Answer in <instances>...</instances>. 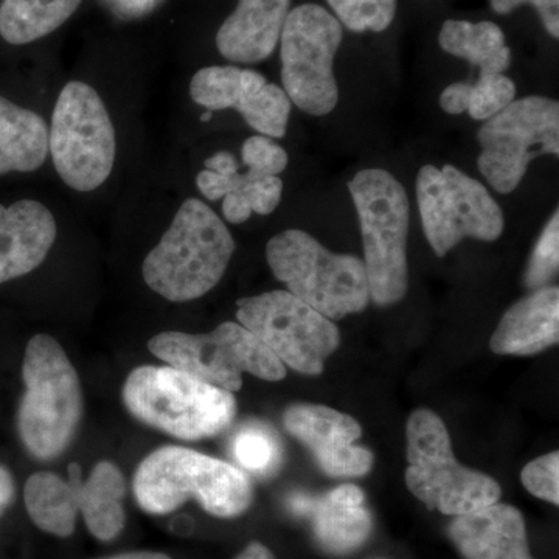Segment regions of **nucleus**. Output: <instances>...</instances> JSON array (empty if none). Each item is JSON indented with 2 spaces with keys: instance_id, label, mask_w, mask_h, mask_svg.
<instances>
[{
  "instance_id": "nucleus-1",
  "label": "nucleus",
  "mask_w": 559,
  "mask_h": 559,
  "mask_svg": "<svg viewBox=\"0 0 559 559\" xmlns=\"http://www.w3.org/2000/svg\"><path fill=\"white\" fill-rule=\"evenodd\" d=\"M234 252L226 224L207 204L190 198L143 261V280L164 299L197 300L218 285Z\"/></svg>"
},
{
  "instance_id": "nucleus-2",
  "label": "nucleus",
  "mask_w": 559,
  "mask_h": 559,
  "mask_svg": "<svg viewBox=\"0 0 559 559\" xmlns=\"http://www.w3.org/2000/svg\"><path fill=\"white\" fill-rule=\"evenodd\" d=\"M140 509L168 514L197 499L212 516L237 518L252 506L248 474L223 460L180 447H164L140 463L132 480Z\"/></svg>"
},
{
  "instance_id": "nucleus-3",
  "label": "nucleus",
  "mask_w": 559,
  "mask_h": 559,
  "mask_svg": "<svg viewBox=\"0 0 559 559\" xmlns=\"http://www.w3.org/2000/svg\"><path fill=\"white\" fill-rule=\"evenodd\" d=\"M25 392L17 411V430L32 457L53 460L75 439L83 417V393L75 367L49 334H36L22 364Z\"/></svg>"
},
{
  "instance_id": "nucleus-4",
  "label": "nucleus",
  "mask_w": 559,
  "mask_h": 559,
  "mask_svg": "<svg viewBox=\"0 0 559 559\" xmlns=\"http://www.w3.org/2000/svg\"><path fill=\"white\" fill-rule=\"evenodd\" d=\"M123 403L139 421L187 441L218 436L237 415L234 393L171 366L132 370Z\"/></svg>"
},
{
  "instance_id": "nucleus-5",
  "label": "nucleus",
  "mask_w": 559,
  "mask_h": 559,
  "mask_svg": "<svg viewBox=\"0 0 559 559\" xmlns=\"http://www.w3.org/2000/svg\"><path fill=\"white\" fill-rule=\"evenodd\" d=\"M348 190L359 216L370 299L378 307L399 304L409 285L411 207L406 190L392 173L381 168L359 171L349 180Z\"/></svg>"
},
{
  "instance_id": "nucleus-6",
  "label": "nucleus",
  "mask_w": 559,
  "mask_h": 559,
  "mask_svg": "<svg viewBox=\"0 0 559 559\" xmlns=\"http://www.w3.org/2000/svg\"><path fill=\"white\" fill-rule=\"evenodd\" d=\"M266 260L293 296L330 320L358 314L370 304L364 261L331 252L307 231L289 229L272 237Z\"/></svg>"
},
{
  "instance_id": "nucleus-7",
  "label": "nucleus",
  "mask_w": 559,
  "mask_h": 559,
  "mask_svg": "<svg viewBox=\"0 0 559 559\" xmlns=\"http://www.w3.org/2000/svg\"><path fill=\"white\" fill-rule=\"evenodd\" d=\"M406 484L429 510L462 516L499 502L498 481L480 471L460 465L451 437L436 412L418 409L406 426Z\"/></svg>"
},
{
  "instance_id": "nucleus-8",
  "label": "nucleus",
  "mask_w": 559,
  "mask_h": 559,
  "mask_svg": "<svg viewBox=\"0 0 559 559\" xmlns=\"http://www.w3.org/2000/svg\"><path fill=\"white\" fill-rule=\"evenodd\" d=\"M49 151L66 186L81 193L97 190L116 164V130L98 92L69 81L60 92L49 131Z\"/></svg>"
},
{
  "instance_id": "nucleus-9",
  "label": "nucleus",
  "mask_w": 559,
  "mask_h": 559,
  "mask_svg": "<svg viewBox=\"0 0 559 559\" xmlns=\"http://www.w3.org/2000/svg\"><path fill=\"white\" fill-rule=\"evenodd\" d=\"M148 348L168 366L231 393L241 389L245 373L264 381L286 377L282 360L240 323L224 322L207 334L165 331Z\"/></svg>"
},
{
  "instance_id": "nucleus-10",
  "label": "nucleus",
  "mask_w": 559,
  "mask_h": 559,
  "mask_svg": "<svg viewBox=\"0 0 559 559\" xmlns=\"http://www.w3.org/2000/svg\"><path fill=\"white\" fill-rule=\"evenodd\" d=\"M342 40L341 22L323 7L305 3L289 11L280 36L283 90L310 116H326L340 102L333 66Z\"/></svg>"
},
{
  "instance_id": "nucleus-11",
  "label": "nucleus",
  "mask_w": 559,
  "mask_h": 559,
  "mask_svg": "<svg viewBox=\"0 0 559 559\" xmlns=\"http://www.w3.org/2000/svg\"><path fill=\"white\" fill-rule=\"evenodd\" d=\"M423 230L437 257H444L465 238L491 242L506 229L502 209L479 180L454 165H425L417 176Z\"/></svg>"
},
{
  "instance_id": "nucleus-12",
  "label": "nucleus",
  "mask_w": 559,
  "mask_h": 559,
  "mask_svg": "<svg viewBox=\"0 0 559 559\" xmlns=\"http://www.w3.org/2000/svg\"><path fill=\"white\" fill-rule=\"evenodd\" d=\"M477 140L481 176L498 193H513L536 157H558L559 103L539 95L514 100L485 120Z\"/></svg>"
},
{
  "instance_id": "nucleus-13",
  "label": "nucleus",
  "mask_w": 559,
  "mask_h": 559,
  "mask_svg": "<svg viewBox=\"0 0 559 559\" xmlns=\"http://www.w3.org/2000/svg\"><path fill=\"white\" fill-rule=\"evenodd\" d=\"M237 319L283 366L304 374H320L325 360L340 348L341 333L289 290H271L237 301Z\"/></svg>"
},
{
  "instance_id": "nucleus-14",
  "label": "nucleus",
  "mask_w": 559,
  "mask_h": 559,
  "mask_svg": "<svg viewBox=\"0 0 559 559\" xmlns=\"http://www.w3.org/2000/svg\"><path fill=\"white\" fill-rule=\"evenodd\" d=\"M283 426L314 455L330 477H362L373 466V454L356 441L359 423L347 414L320 404H293L283 414Z\"/></svg>"
},
{
  "instance_id": "nucleus-15",
  "label": "nucleus",
  "mask_w": 559,
  "mask_h": 559,
  "mask_svg": "<svg viewBox=\"0 0 559 559\" xmlns=\"http://www.w3.org/2000/svg\"><path fill=\"white\" fill-rule=\"evenodd\" d=\"M57 240V223L46 205L21 200L0 204V285L43 264Z\"/></svg>"
},
{
  "instance_id": "nucleus-16",
  "label": "nucleus",
  "mask_w": 559,
  "mask_h": 559,
  "mask_svg": "<svg viewBox=\"0 0 559 559\" xmlns=\"http://www.w3.org/2000/svg\"><path fill=\"white\" fill-rule=\"evenodd\" d=\"M450 536L466 559H533L524 516L507 503L455 516Z\"/></svg>"
},
{
  "instance_id": "nucleus-17",
  "label": "nucleus",
  "mask_w": 559,
  "mask_h": 559,
  "mask_svg": "<svg viewBox=\"0 0 559 559\" xmlns=\"http://www.w3.org/2000/svg\"><path fill=\"white\" fill-rule=\"evenodd\" d=\"M293 0H238L216 33L221 57L235 64H259L277 49Z\"/></svg>"
},
{
  "instance_id": "nucleus-18",
  "label": "nucleus",
  "mask_w": 559,
  "mask_h": 559,
  "mask_svg": "<svg viewBox=\"0 0 559 559\" xmlns=\"http://www.w3.org/2000/svg\"><path fill=\"white\" fill-rule=\"evenodd\" d=\"M559 341V289L544 286L509 308L492 333L496 355L530 356Z\"/></svg>"
},
{
  "instance_id": "nucleus-19",
  "label": "nucleus",
  "mask_w": 559,
  "mask_h": 559,
  "mask_svg": "<svg viewBox=\"0 0 559 559\" xmlns=\"http://www.w3.org/2000/svg\"><path fill=\"white\" fill-rule=\"evenodd\" d=\"M308 516L312 518L320 547L333 555L358 550L371 532V514L366 507V496L355 485H342L312 500Z\"/></svg>"
},
{
  "instance_id": "nucleus-20",
  "label": "nucleus",
  "mask_w": 559,
  "mask_h": 559,
  "mask_svg": "<svg viewBox=\"0 0 559 559\" xmlns=\"http://www.w3.org/2000/svg\"><path fill=\"white\" fill-rule=\"evenodd\" d=\"M69 480L76 491L79 511L95 538L112 540L124 527L123 498L127 481L119 466L102 460L94 466L90 477L81 480L79 463L69 466Z\"/></svg>"
},
{
  "instance_id": "nucleus-21",
  "label": "nucleus",
  "mask_w": 559,
  "mask_h": 559,
  "mask_svg": "<svg viewBox=\"0 0 559 559\" xmlns=\"http://www.w3.org/2000/svg\"><path fill=\"white\" fill-rule=\"evenodd\" d=\"M49 156V127L31 109L0 97V176L32 173Z\"/></svg>"
},
{
  "instance_id": "nucleus-22",
  "label": "nucleus",
  "mask_w": 559,
  "mask_h": 559,
  "mask_svg": "<svg viewBox=\"0 0 559 559\" xmlns=\"http://www.w3.org/2000/svg\"><path fill=\"white\" fill-rule=\"evenodd\" d=\"M441 49L480 69V75L503 73L511 66L506 33L495 22L450 20L441 25Z\"/></svg>"
},
{
  "instance_id": "nucleus-23",
  "label": "nucleus",
  "mask_w": 559,
  "mask_h": 559,
  "mask_svg": "<svg viewBox=\"0 0 559 559\" xmlns=\"http://www.w3.org/2000/svg\"><path fill=\"white\" fill-rule=\"evenodd\" d=\"M24 499L36 527L61 538L72 535L80 513L72 481L49 471L33 474L25 484Z\"/></svg>"
},
{
  "instance_id": "nucleus-24",
  "label": "nucleus",
  "mask_w": 559,
  "mask_h": 559,
  "mask_svg": "<svg viewBox=\"0 0 559 559\" xmlns=\"http://www.w3.org/2000/svg\"><path fill=\"white\" fill-rule=\"evenodd\" d=\"M83 0H3L0 36L13 46L35 43L58 31Z\"/></svg>"
},
{
  "instance_id": "nucleus-25",
  "label": "nucleus",
  "mask_w": 559,
  "mask_h": 559,
  "mask_svg": "<svg viewBox=\"0 0 559 559\" xmlns=\"http://www.w3.org/2000/svg\"><path fill=\"white\" fill-rule=\"evenodd\" d=\"M290 106L293 103L283 87L270 83L257 70H241V94L235 110L252 130L271 139L285 138Z\"/></svg>"
},
{
  "instance_id": "nucleus-26",
  "label": "nucleus",
  "mask_w": 559,
  "mask_h": 559,
  "mask_svg": "<svg viewBox=\"0 0 559 559\" xmlns=\"http://www.w3.org/2000/svg\"><path fill=\"white\" fill-rule=\"evenodd\" d=\"M241 70L235 66H210L198 70L190 83V95L207 110L235 109L241 94Z\"/></svg>"
},
{
  "instance_id": "nucleus-27",
  "label": "nucleus",
  "mask_w": 559,
  "mask_h": 559,
  "mask_svg": "<svg viewBox=\"0 0 559 559\" xmlns=\"http://www.w3.org/2000/svg\"><path fill=\"white\" fill-rule=\"evenodd\" d=\"M231 452L242 468L260 476L277 469L282 460L277 436L266 426L257 423H250L238 430L231 441Z\"/></svg>"
},
{
  "instance_id": "nucleus-28",
  "label": "nucleus",
  "mask_w": 559,
  "mask_h": 559,
  "mask_svg": "<svg viewBox=\"0 0 559 559\" xmlns=\"http://www.w3.org/2000/svg\"><path fill=\"white\" fill-rule=\"evenodd\" d=\"M334 17L355 33H381L395 20L396 0H326Z\"/></svg>"
},
{
  "instance_id": "nucleus-29",
  "label": "nucleus",
  "mask_w": 559,
  "mask_h": 559,
  "mask_svg": "<svg viewBox=\"0 0 559 559\" xmlns=\"http://www.w3.org/2000/svg\"><path fill=\"white\" fill-rule=\"evenodd\" d=\"M516 84L503 73L480 75L471 84L468 114L471 119L485 121L516 100Z\"/></svg>"
},
{
  "instance_id": "nucleus-30",
  "label": "nucleus",
  "mask_w": 559,
  "mask_h": 559,
  "mask_svg": "<svg viewBox=\"0 0 559 559\" xmlns=\"http://www.w3.org/2000/svg\"><path fill=\"white\" fill-rule=\"evenodd\" d=\"M558 266L559 213L557 210L544 227L532 257H530L528 267L524 275L525 286L532 290L549 286L551 280L557 275Z\"/></svg>"
},
{
  "instance_id": "nucleus-31",
  "label": "nucleus",
  "mask_w": 559,
  "mask_h": 559,
  "mask_svg": "<svg viewBox=\"0 0 559 559\" xmlns=\"http://www.w3.org/2000/svg\"><path fill=\"white\" fill-rule=\"evenodd\" d=\"M242 164L255 178L280 176L289 164L288 153L266 135H252L242 143Z\"/></svg>"
},
{
  "instance_id": "nucleus-32",
  "label": "nucleus",
  "mask_w": 559,
  "mask_h": 559,
  "mask_svg": "<svg viewBox=\"0 0 559 559\" xmlns=\"http://www.w3.org/2000/svg\"><path fill=\"white\" fill-rule=\"evenodd\" d=\"M525 489L536 498L558 506L559 503V454L558 451L530 462L521 474Z\"/></svg>"
},
{
  "instance_id": "nucleus-33",
  "label": "nucleus",
  "mask_w": 559,
  "mask_h": 559,
  "mask_svg": "<svg viewBox=\"0 0 559 559\" xmlns=\"http://www.w3.org/2000/svg\"><path fill=\"white\" fill-rule=\"evenodd\" d=\"M237 191H240L242 197L248 200L253 213L266 216L274 213L280 202H282L283 182L280 176L255 178V176L250 175V179L245 183V187Z\"/></svg>"
},
{
  "instance_id": "nucleus-34",
  "label": "nucleus",
  "mask_w": 559,
  "mask_h": 559,
  "mask_svg": "<svg viewBox=\"0 0 559 559\" xmlns=\"http://www.w3.org/2000/svg\"><path fill=\"white\" fill-rule=\"evenodd\" d=\"M489 5L500 16L510 14L521 5H532L538 11L539 20L550 38H559V0H489Z\"/></svg>"
},
{
  "instance_id": "nucleus-35",
  "label": "nucleus",
  "mask_w": 559,
  "mask_h": 559,
  "mask_svg": "<svg viewBox=\"0 0 559 559\" xmlns=\"http://www.w3.org/2000/svg\"><path fill=\"white\" fill-rule=\"evenodd\" d=\"M235 175L224 176L219 173L202 170L197 178L198 190L201 191L202 197L210 201L223 200L226 194L234 191Z\"/></svg>"
},
{
  "instance_id": "nucleus-36",
  "label": "nucleus",
  "mask_w": 559,
  "mask_h": 559,
  "mask_svg": "<svg viewBox=\"0 0 559 559\" xmlns=\"http://www.w3.org/2000/svg\"><path fill=\"white\" fill-rule=\"evenodd\" d=\"M471 84L466 81L452 83L440 95L441 109L451 116L468 112Z\"/></svg>"
},
{
  "instance_id": "nucleus-37",
  "label": "nucleus",
  "mask_w": 559,
  "mask_h": 559,
  "mask_svg": "<svg viewBox=\"0 0 559 559\" xmlns=\"http://www.w3.org/2000/svg\"><path fill=\"white\" fill-rule=\"evenodd\" d=\"M252 213L248 200L240 191H231L223 198V215L230 224L246 223Z\"/></svg>"
},
{
  "instance_id": "nucleus-38",
  "label": "nucleus",
  "mask_w": 559,
  "mask_h": 559,
  "mask_svg": "<svg viewBox=\"0 0 559 559\" xmlns=\"http://www.w3.org/2000/svg\"><path fill=\"white\" fill-rule=\"evenodd\" d=\"M204 165L205 170L219 173V175L224 176H231L240 171L237 157L229 153V151H218V153L209 157V159L204 162Z\"/></svg>"
},
{
  "instance_id": "nucleus-39",
  "label": "nucleus",
  "mask_w": 559,
  "mask_h": 559,
  "mask_svg": "<svg viewBox=\"0 0 559 559\" xmlns=\"http://www.w3.org/2000/svg\"><path fill=\"white\" fill-rule=\"evenodd\" d=\"M14 479L7 466L0 465V514L3 513L14 500Z\"/></svg>"
},
{
  "instance_id": "nucleus-40",
  "label": "nucleus",
  "mask_w": 559,
  "mask_h": 559,
  "mask_svg": "<svg viewBox=\"0 0 559 559\" xmlns=\"http://www.w3.org/2000/svg\"><path fill=\"white\" fill-rule=\"evenodd\" d=\"M235 559H275L272 551L260 543H252Z\"/></svg>"
},
{
  "instance_id": "nucleus-41",
  "label": "nucleus",
  "mask_w": 559,
  "mask_h": 559,
  "mask_svg": "<svg viewBox=\"0 0 559 559\" xmlns=\"http://www.w3.org/2000/svg\"><path fill=\"white\" fill-rule=\"evenodd\" d=\"M103 559H171L168 555L156 554V551H131V554L116 555V557Z\"/></svg>"
},
{
  "instance_id": "nucleus-42",
  "label": "nucleus",
  "mask_w": 559,
  "mask_h": 559,
  "mask_svg": "<svg viewBox=\"0 0 559 559\" xmlns=\"http://www.w3.org/2000/svg\"><path fill=\"white\" fill-rule=\"evenodd\" d=\"M212 116H213L212 110H207V112H205L204 116L201 117V120L209 121L210 119H212Z\"/></svg>"
}]
</instances>
